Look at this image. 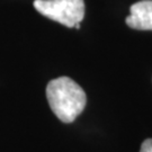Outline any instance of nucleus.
<instances>
[{
	"label": "nucleus",
	"instance_id": "nucleus-1",
	"mask_svg": "<svg viewBox=\"0 0 152 152\" xmlns=\"http://www.w3.org/2000/svg\"><path fill=\"white\" fill-rule=\"evenodd\" d=\"M46 98L52 112L63 123H72L82 113L87 96L75 80L60 77L48 83Z\"/></svg>",
	"mask_w": 152,
	"mask_h": 152
},
{
	"label": "nucleus",
	"instance_id": "nucleus-2",
	"mask_svg": "<svg viewBox=\"0 0 152 152\" xmlns=\"http://www.w3.org/2000/svg\"><path fill=\"white\" fill-rule=\"evenodd\" d=\"M35 9L66 27H75L85 17L83 0H35Z\"/></svg>",
	"mask_w": 152,
	"mask_h": 152
},
{
	"label": "nucleus",
	"instance_id": "nucleus-3",
	"mask_svg": "<svg viewBox=\"0 0 152 152\" xmlns=\"http://www.w3.org/2000/svg\"><path fill=\"white\" fill-rule=\"evenodd\" d=\"M126 24L137 31H152V0H142L131 6Z\"/></svg>",
	"mask_w": 152,
	"mask_h": 152
},
{
	"label": "nucleus",
	"instance_id": "nucleus-4",
	"mask_svg": "<svg viewBox=\"0 0 152 152\" xmlns=\"http://www.w3.org/2000/svg\"><path fill=\"white\" fill-rule=\"evenodd\" d=\"M140 152H152V139H148L142 143Z\"/></svg>",
	"mask_w": 152,
	"mask_h": 152
}]
</instances>
